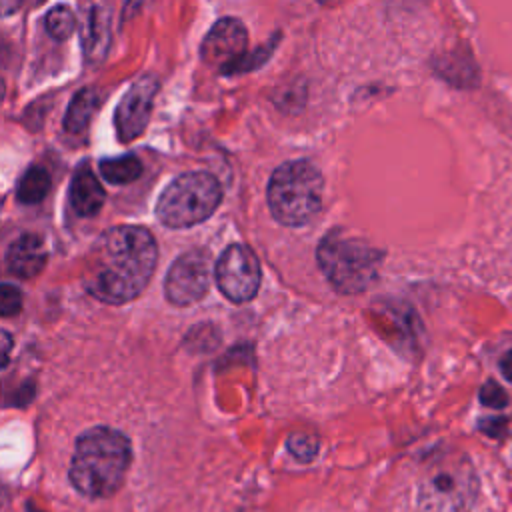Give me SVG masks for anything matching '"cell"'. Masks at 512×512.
<instances>
[{"mask_svg": "<svg viewBox=\"0 0 512 512\" xmlns=\"http://www.w3.org/2000/svg\"><path fill=\"white\" fill-rule=\"evenodd\" d=\"M156 260V240L146 228L114 226L92 246L82 284L104 304H124L144 290Z\"/></svg>", "mask_w": 512, "mask_h": 512, "instance_id": "6da1fadb", "label": "cell"}, {"mask_svg": "<svg viewBox=\"0 0 512 512\" xmlns=\"http://www.w3.org/2000/svg\"><path fill=\"white\" fill-rule=\"evenodd\" d=\"M132 460L130 440L110 426H94L76 440L70 482L86 498H108L124 482Z\"/></svg>", "mask_w": 512, "mask_h": 512, "instance_id": "7a4b0ae2", "label": "cell"}, {"mask_svg": "<svg viewBox=\"0 0 512 512\" xmlns=\"http://www.w3.org/2000/svg\"><path fill=\"white\" fill-rule=\"evenodd\" d=\"M478 492V478L470 460L444 452L434 456L420 478L418 512H470Z\"/></svg>", "mask_w": 512, "mask_h": 512, "instance_id": "3957f363", "label": "cell"}, {"mask_svg": "<svg viewBox=\"0 0 512 512\" xmlns=\"http://www.w3.org/2000/svg\"><path fill=\"white\" fill-rule=\"evenodd\" d=\"M268 208L284 226L308 224L322 204V176L314 164L292 160L280 164L268 180Z\"/></svg>", "mask_w": 512, "mask_h": 512, "instance_id": "277c9868", "label": "cell"}, {"mask_svg": "<svg viewBox=\"0 0 512 512\" xmlns=\"http://www.w3.org/2000/svg\"><path fill=\"white\" fill-rule=\"evenodd\" d=\"M318 266L340 294L364 292L376 278L382 252L360 238L332 230L318 244Z\"/></svg>", "mask_w": 512, "mask_h": 512, "instance_id": "5b68a950", "label": "cell"}, {"mask_svg": "<svg viewBox=\"0 0 512 512\" xmlns=\"http://www.w3.org/2000/svg\"><path fill=\"white\" fill-rule=\"evenodd\" d=\"M222 186L208 172H186L174 178L156 202V216L168 228H188L204 222L218 208Z\"/></svg>", "mask_w": 512, "mask_h": 512, "instance_id": "8992f818", "label": "cell"}, {"mask_svg": "<svg viewBox=\"0 0 512 512\" xmlns=\"http://www.w3.org/2000/svg\"><path fill=\"white\" fill-rule=\"evenodd\" d=\"M216 282L220 292L236 304L250 302L260 286V264L244 244L228 246L216 262Z\"/></svg>", "mask_w": 512, "mask_h": 512, "instance_id": "52a82bcc", "label": "cell"}, {"mask_svg": "<svg viewBox=\"0 0 512 512\" xmlns=\"http://www.w3.org/2000/svg\"><path fill=\"white\" fill-rule=\"evenodd\" d=\"M210 286V254L204 250L184 252L170 266L164 292L174 306H190L198 302Z\"/></svg>", "mask_w": 512, "mask_h": 512, "instance_id": "ba28073f", "label": "cell"}, {"mask_svg": "<svg viewBox=\"0 0 512 512\" xmlns=\"http://www.w3.org/2000/svg\"><path fill=\"white\" fill-rule=\"evenodd\" d=\"M248 52V32L238 18L218 20L200 46V58L206 66L226 74Z\"/></svg>", "mask_w": 512, "mask_h": 512, "instance_id": "9c48e42d", "label": "cell"}, {"mask_svg": "<svg viewBox=\"0 0 512 512\" xmlns=\"http://www.w3.org/2000/svg\"><path fill=\"white\" fill-rule=\"evenodd\" d=\"M156 92L158 82L154 76H142L126 90L114 114L116 134L122 142H132L144 134L150 122Z\"/></svg>", "mask_w": 512, "mask_h": 512, "instance_id": "30bf717a", "label": "cell"}, {"mask_svg": "<svg viewBox=\"0 0 512 512\" xmlns=\"http://www.w3.org/2000/svg\"><path fill=\"white\" fill-rule=\"evenodd\" d=\"M46 266V248L36 234H20L6 252V268L12 276L34 278Z\"/></svg>", "mask_w": 512, "mask_h": 512, "instance_id": "8fae6325", "label": "cell"}, {"mask_svg": "<svg viewBox=\"0 0 512 512\" xmlns=\"http://www.w3.org/2000/svg\"><path fill=\"white\" fill-rule=\"evenodd\" d=\"M104 198H106L104 188L94 176V172L88 166L78 168L72 176L70 190H68V200L72 210L82 218L96 216L104 204Z\"/></svg>", "mask_w": 512, "mask_h": 512, "instance_id": "7c38bea8", "label": "cell"}, {"mask_svg": "<svg viewBox=\"0 0 512 512\" xmlns=\"http://www.w3.org/2000/svg\"><path fill=\"white\" fill-rule=\"evenodd\" d=\"M82 44L88 62H98L104 58L110 44V16L104 6H90L84 18Z\"/></svg>", "mask_w": 512, "mask_h": 512, "instance_id": "4fadbf2b", "label": "cell"}, {"mask_svg": "<svg viewBox=\"0 0 512 512\" xmlns=\"http://www.w3.org/2000/svg\"><path fill=\"white\" fill-rule=\"evenodd\" d=\"M96 106H98V94L92 88L78 90L68 104V110L62 122L64 130L70 134H80L88 126Z\"/></svg>", "mask_w": 512, "mask_h": 512, "instance_id": "5bb4252c", "label": "cell"}, {"mask_svg": "<svg viewBox=\"0 0 512 512\" xmlns=\"http://www.w3.org/2000/svg\"><path fill=\"white\" fill-rule=\"evenodd\" d=\"M50 190V174L42 166H32L18 182L16 198L22 204H38Z\"/></svg>", "mask_w": 512, "mask_h": 512, "instance_id": "9a60e30c", "label": "cell"}, {"mask_svg": "<svg viewBox=\"0 0 512 512\" xmlns=\"http://www.w3.org/2000/svg\"><path fill=\"white\" fill-rule=\"evenodd\" d=\"M100 174L112 182V184H128L140 178L142 174V164L136 156H118V158H106L98 166Z\"/></svg>", "mask_w": 512, "mask_h": 512, "instance_id": "2e32d148", "label": "cell"}, {"mask_svg": "<svg viewBox=\"0 0 512 512\" xmlns=\"http://www.w3.org/2000/svg\"><path fill=\"white\" fill-rule=\"evenodd\" d=\"M76 28V16L66 6H54L46 14V30L54 40H66Z\"/></svg>", "mask_w": 512, "mask_h": 512, "instance_id": "e0dca14e", "label": "cell"}, {"mask_svg": "<svg viewBox=\"0 0 512 512\" xmlns=\"http://www.w3.org/2000/svg\"><path fill=\"white\" fill-rule=\"evenodd\" d=\"M290 454L300 460V462H310L314 460V456L318 454V440L312 434H304V432H294L288 436L286 442Z\"/></svg>", "mask_w": 512, "mask_h": 512, "instance_id": "ac0fdd59", "label": "cell"}, {"mask_svg": "<svg viewBox=\"0 0 512 512\" xmlns=\"http://www.w3.org/2000/svg\"><path fill=\"white\" fill-rule=\"evenodd\" d=\"M276 40L278 38H274V40H270V42H266L264 46H260V48H256L254 52H246L226 74L230 76V74H240V72H248V70H252V68H256V66H260L262 62H266V58L270 56V52L274 50V46H276Z\"/></svg>", "mask_w": 512, "mask_h": 512, "instance_id": "d6986e66", "label": "cell"}, {"mask_svg": "<svg viewBox=\"0 0 512 512\" xmlns=\"http://www.w3.org/2000/svg\"><path fill=\"white\" fill-rule=\"evenodd\" d=\"M478 398L480 402L486 406V408H494V410H502L506 408L508 404V394L504 392V388L494 382V380H488L482 384L480 392H478Z\"/></svg>", "mask_w": 512, "mask_h": 512, "instance_id": "ffe728a7", "label": "cell"}, {"mask_svg": "<svg viewBox=\"0 0 512 512\" xmlns=\"http://www.w3.org/2000/svg\"><path fill=\"white\" fill-rule=\"evenodd\" d=\"M22 308V292L12 284L0 286V312L2 316L18 314Z\"/></svg>", "mask_w": 512, "mask_h": 512, "instance_id": "44dd1931", "label": "cell"}, {"mask_svg": "<svg viewBox=\"0 0 512 512\" xmlns=\"http://www.w3.org/2000/svg\"><path fill=\"white\" fill-rule=\"evenodd\" d=\"M504 426H506V420H502V418H488V420H480V424H478V428L484 434L494 436V438L504 432Z\"/></svg>", "mask_w": 512, "mask_h": 512, "instance_id": "7402d4cb", "label": "cell"}, {"mask_svg": "<svg viewBox=\"0 0 512 512\" xmlns=\"http://www.w3.org/2000/svg\"><path fill=\"white\" fill-rule=\"evenodd\" d=\"M144 4H146V0H126L124 10H122V22L128 20V18H132Z\"/></svg>", "mask_w": 512, "mask_h": 512, "instance_id": "603a6c76", "label": "cell"}, {"mask_svg": "<svg viewBox=\"0 0 512 512\" xmlns=\"http://www.w3.org/2000/svg\"><path fill=\"white\" fill-rule=\"evenodd\" d=\"M500 372L508 382H512V350L504 352V356L500 358Z\"/></svg>", "mask_w": 512, "mask_h": 512, "instance_id": "cb8c5ba5", "label": "cell"}, {"mask_svg": "<svg viewBox=\"0 0 512 512\" xmlns=\"http://www.w3.org/2000/svg\"><path fill=\"white\" fill-rule=\"evenodd\" d=\"M22 6V0H2V14L10 16L14 10Z\"/></svg>", "mask_w": 512, "mask_h": 512, "instance_id": "d4e9b609", "label": "cell"}, {"mask_svg": "<svg viewBox=\"0 0 512 512\" xmlns=\"http://www.w3.org/2000/svg\"><path fill=\"white\" fill-rule=\"evenodd\" d=\"M8 350H10V334L2 332V366L8 364Z\"/></svg>", "mask_w": 512, "mask_h": 512, "instance_id": "484cf974", "label": "cell"}, {"mask_svg": "<svg viewBox=\"0 0 512 512\" xmlns=\"http://www.w3.org/2000/svg\"><path fill=\"white\" fill-rule=\"evenodd\" d=\"M320 4H334V2H338V0H318Z\"/></svg>", "mask_w": 512, "mask_h": 512, "instance_id": "4316f807", "label": "cell"}]
</instances>
